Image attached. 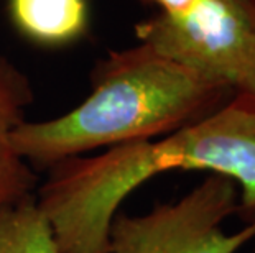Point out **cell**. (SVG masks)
<instances>
[{
    "label": "cell",
    "mask_w": 255,
    "mask_h": 253,
    "mask_svg": "<svg viewBox=\"0 0 255 253\" xmlns=\"http://www.w3.org/2000/svg\"><path fill=\"white\" fill-rule=\"evenodd\" d=\"M0 253H59L51 225L35 196L0 207Z\"/></svg>",
    "instance_id": "cell-7"
},
{
    "label": "cell",
    "mask_w": 255,
    "mask_h": 253,
    "mask_svg": "<svg viewBox=\"0 0 255 253\" xmlns=\"http://www.w3.org/2000/svg\"><path fill=\"white\" fill-rule=\"evenodd\" d=\"M145 2L156 5L161 13H178L188 10L196 3V0H145Z\"/></svg>",
    "instance_id": "cell-9"
},
{
    "label": "cell",
    "mask_w": 255,
    "mask_h": 253,
    "mask_svg": "<svg viewBox=\"0 0 255 253\" xmlns=\"http://www.w3.org/2000/svg\"><path fill=\"white\" fill-rule=\"evenodd\" d=\"M35 94L26 74L0 55V207L33 197L38 176L17 153L12 135L23 123Z\"/></svg>",
    "instance_id": "cell-5"
},
{
    "label": "cell",
    "mask_w": 255,
    "mask_h": 253,
    "mask_svg": "<svg viewBox=\"0 0 255 253\" xmlns=\"http://www.w3.org/2000/svg\"><path fill=\"white\" fill-rule=\"evenodd\" d=\"M239 215V189L219 174L173 202L146 214L117 212L109 230V253H237L255 239V222L227 234L224 224Z\"/></svg>",
    "instance_id": "cell-2"
},
{
    "label": "cell",
    "mask_w": 255,
    "mask_h": 253,
    "mask_svg": "<svg viewBox=\"0 0 255 253\" xmlns=\"http://www.w3.org/2000/svg\"><path fill=\"white\" fill-rule=\"evenodd\" d=\"M91 83L74 109L25 120L13 132L12 143L26 163L48 169L101 148L163 138L209 115L234 92L145 43L111 51L96 64Z\"/></svg>",
    "instance_id": "cell-1"
},
{
    "label": "cell",
    "mask_w": 255,
    "mask_h": 253,
    "mask_svg": "<svg viewBox=\"0 0 255 253\" xmlns=\"http://www.w3.org/2000/svg\"><path fill=\"white\" fill-rule=\"evenodd\" d=\"M8 17L25 40L43 48H64L89 30L88 0H8Z\"/></svg>",
    "instance_id": "cell-6"
},
{
    "label": "cell",
    "mask_w": 255,
    "mask_h": 253,
    "mask_svg": "<svg viewBox=\"0 0 255 253\" xmlns=\"http://www.w3.org/2000/svg\"><path fill=\"white\" fill-rule=\"evenodd\" d=\"M155 176L166 171H209L239 189V217L255 222V102L236 92L201 120L150 142Z\"/></svg>",
    "instance_id": "cell-3"
},
{
    "label": "cell",
    "mask_w": 255,
    "mask_h": 253,
    "mask_svg": "<svg viewBox=\"0 0 255 253\" xmlns=\"http://www.w3.org/2000/svg\"><path fill=\"white\" fill-rule=\"evenodd\" d=\"M249 23L241 68L234 84V92L247 95L255 102V0H247Z\"/></svg>",
    "instance_id": "cell-8"
},
{
    "label": "cell",
    "mask_w": 255,
    "mask_h": 253,
    "mask_svg": "<svg viewBox=\"0 0 255 253\" xmlns=\"http://www.w3.org/2000/svg\"><path fill=\"white\" fill-rule=\"evenodd\" d=\"M247 0H196L135 25L138 43L234 90L247 38Z\"/></svg>",
    "instance_id": "cell-4"
}]
</instances>
